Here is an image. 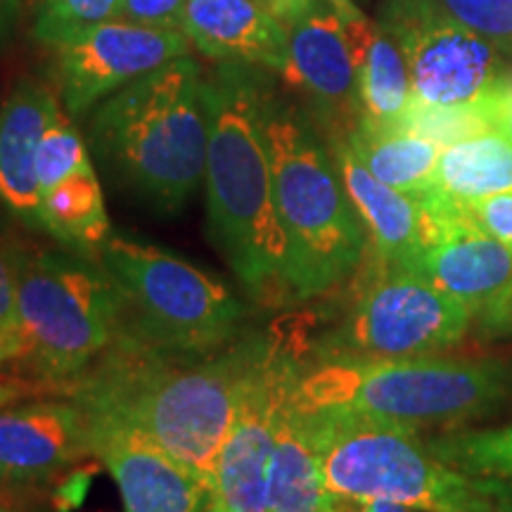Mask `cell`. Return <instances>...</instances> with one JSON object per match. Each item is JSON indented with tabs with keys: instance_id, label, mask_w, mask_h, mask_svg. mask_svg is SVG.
<instances>
[{
	"instance_id": "603a6c76",
	"label": "cell",
	"mask_w": 512,
	"mask_h": 512,
	"mask_svg": "<svg viewBox=\"0 0 512 512\" xmlns=\"http://www.w3.org/2000/svg\"><path fill=\"white\" fill-rule=\"evenodd\" d=\"M347 143L361 164L389 188L418 200L430 190L441 147L392 124L361 119L349 133Z\"/></svg>"
},
{
	"instance_id": "e575fe53",
	"label": "cell",
	"mask_w": 512,
	"mask_h": 512,
	"mask_svg": "<svg viewBox=\"0 0 512 512\" xmlns=\"http://www.w3.org/2000/svg\"><path fill=\"white\" fill-rule=\"evenodd\" d=\"M27 339L19 332H12L0 325V363L17 361V358H27Z\"/></svg>"
},
{
	"instance_id": "5bb4252c",
	"label": "cell",
	"mask_w": 512,
	"mask_h": 512,
	"mask_svg": "<svg viewBox=\"0 0 512 512\" xmlns=\"http://www.w3.org/2000/svg\"><path fill=\"white\" fill-rule=\"evenodd\" d=\"M88 415L91 453L107 467L124 512H207L211 484L126 422Z\"/></svg>"
},
{
	"instance_id": "277c9868",
	"label": "cell",
	"mask_w": 512,
	"mask_h": 512,
	"mask_svg": "<svg viewBox=\"0 0 512 512\" xmlns=\"http://www.w3.org/2000/svg\"><path fill=\"white\" fill-rule=\"evenodd\" d=\"M261 126L271 164L273 204L285 240V283L299 299L349 278L363 261L368 230L351 204L328 138L268 74Z\"/></svg>"
},
{
	"instance_id": "83f0119b",
	"label": "cell",
	"mask_w": 512,
	"mask_h": 512,
	"mask_svg": "<svg viewBox=\"0 0 512 512\" xmlns=\"http://www.w3.org/2000/svg\"><path fill=\"white\" fill-rule=\"evenodd\" d=\"M441 12L512 55V0H432Z\"/></svg>"
},
{
	"instance_id": "836d02e7",
	"label": "cell",
	"mask_w": 512,
	"mask_h": 512,
	"mask_svg": "<svg viewBox=\"0 0 512 512\" xmlns=\"http://www.w3.org/2000/svg\"><path fill=\"white\" fill-rule=\"evenodd\" d=\"M486 105H489V117L491 124H494V131H501L503 136L512 140V83L505 86L501 93L491 95Z\"/></svg>"
},
{
	"instance_id": "3957f363",
	"label": "cell",
	"mask_w": 512,
	"mask_h": 512,
	"mask_svg": "<svg viewBox=\"0 0 512 512\" xmlns=\"http://www.w3.org/2000/svg\"><path fill=\"white\" fill-rule=\"evenodd\" d=\"M266 69L216 62L202 72L207 110L209 238L245 290L256 299L287 290L285 240L273 204L261 98Z\"/></svg>"
},
{
	"instance_id": "9a60e30c",
	"label": "cell",
	"mask_w": 512,
	"mask_h": 512,
	"mask_svg": "<svg viewBox=\"0 0 512 512\" xmlns=\"http://www.w3.org/2000/svg\"><path fill=\"white\" fill-rule=\"evenodd\" d=\"M425 238L408 271L422 275L479 316L512 280V249L467 221L458 209L418 202Z\"/></svg>"
},
{
	"instance_id": "ffe728a7",
	"label": "cell",
	"mask_w": 512,
	"mask_h": 512,
	"mask_svg": "<svg viewBox=\"0 0 512 512\" xmlns=\"http://www.w3.org/2000/svg\"><path fill=\"white\" fill-rule=\"evenodd\" d=\"M501 192H512V140L486 131L441 150L430 190L418 202L458 207Z\"/></svg>"
},
{
	"instance_id": "d4e9b609",
	"label": "cell",
	"mask_w": 512,
	"mask_h": 512,
	"mask_svg": "<svg viewBox=\"0 0 512 512\" xmlns=\"http://www.w3.org/2000/svg\"><path fill=\"white\" fill-rule=\"evenodd\" d=\"M427 444L460 472L512 484V427L441 434Z\"/></svg>"
},
{
	"instance_id": "4316f807",
	"label": "cell",
	"mask_w": 512,
	"mask_h": 512,
	"mask_svg": "<svg viewBox=\"0 0 512 512\" xmlns=\"http://www.w3.org/2000/svg\"><path fill=\"white\" fill-rule=\"evenodd\" d=\"M121 0H38L36 38L46 46H62L69 38L119 15Z\"/></svg>"
},
{
	"instance_id": "f546056e",
	"label": "cell",
	"mask_w": 512,
	"mask_h": 512,
	"mask_svg": "<svg viewBox=\"0 0 512 512\" xmlns=\"http://www.w3.org/2000/svg\"><path fill=\"white\" fill-rule=\"evenodd\" d=\"M185 3L188 0H121L117 19L143 27L183 31Z\"/></svg>"
},
{
	"instance_id": "7c38bea8",
	"label": "cell",
	"mask_w": 512,
	"mask_h": 512,
	"mask_svg": "<svg viewBox=\"0 0 512 512\" xmlns=\"http://www.w3.org/2000/svg\"><path fill=\"white\" fill-rule=\"evenodd\" d=\"M299 370V363L278 344L268 342L247 377L235 420L216 458L207 512H268V463L275 430Z\"/></svg>"
},
{
	"instance_id": "4fadbf2b",
	"label": "cell",
	"mask_w": 512,
	"mask_h": 512,
	"mask_svg": "<svg viewBox=\"0 0 512 512\" xmlns=\"http://www.w3.org/2000/svg\"><path fill=\"white\" fill-rule=\"evenodd\" d=\"M190 38L181 29L143 24H95L57 46V93L74 121L86 119L98 102L143 79L164 64L190 55Z\"/></svg>"
},
{
	"instance_id": "7402d4cb",
	"label": "cell",
	"mask_w": 512,
	"mask_h": 512,
	"mask_svg": "<svg viewBox=\"0 0 512 512\" xmlns=\"http://www.w3.org/2000/svg\"><path fill=\"white\" fill-rule=\"evenodd\" d=\"M328 489L304 415L292 406V392L280 411L268 463V512H325Z\"/></svg>"
},
{
	"instance_id": "d590c367",
	"label": "cell",
	"mask_w": 512,
	"mask_h": 512,
	"mask_svg": "<svg viewBox=\"0 0 512 512\" xmlns=\"http://www.w3.org/2000/svg\"><path fill=\"white\" fill-rule=\"evenodd\" d=\"M19 17V0H0V41L8 38Z\"/></svg>"
},
{
	"instance_id": "8992f818",
	"label": "cell",
	"mask_w": 512,
	"mask_h": 512,
	"mask_svg": "<svg viewBox=\"0 0 512 512\" xmlns=\"http://www.w3.org/2000/svg\"><path fill=\"white\" fill-rule=\"evenodd\" d=\"M328 494L420 512H512V484L444 463L418 430L347 413H302Z\"/></svg>"
},
{
	"instance_id": "ba28073f",
	"label": "cell",
	"mask_w": 512,
	"mask_h": 512,
	"mask_svg": "<svg viewBox=\"0 0 512 512\" xmlns=\"http://www.w3.org/2000/svg\"><path fill=\"white\" fill-rule=\"evenodd\" d=\"M15 290L27 358L48 380H76L117 342L119 290L95 256L19 245Z\"/></svg>"
},
{
	"instance_id": "30bf717a",
	"label": "cell",
	"mask_w": 512,
	"mask_h": 512,
	"mask_svg": "<svg viewBox=\"0 0 512 512\" xmlns=\"http://www.w3.org/2000/svg\"><path fill=\"white\" fill-rule=\"evenodd\" d=\"M380 24L399 41L415 100L437 107L477 105L510 86L503 50L432 0H387Z\"/></svg>"
},
{
	"instance_id": "5b68a950",
	"label": "cell",
	"mask_w": 512,
	"mask_h": 512,
	"mask_svg": "<svg viewBox=\"0 0 512 512\" xmlns=\"http://www.w3.org/2000/svg\"><path fill=\"white\" fill-rule=\"evenodd\" d=\"M512 396V368L477 358L330 356L299 370V413H347L389 425L446 427L491 413Z\"/></svg>"
},
{
	"instance_id": "f1b7e54d",
	"label": "cell",
	"mask_w": 512,
	"mask_h": 512,
	"mask_svg": "<svg viewBox=\"0 0 512 512\" xmlns=\"http://www.w3.org/2000/svg\"><path fill=\"white\" fill-rule=\"evenodd\" d=\"M444 207H448V204H444ZM453 209H458L467 221L475 223L486 235L512 249V192H501V195L484 197V200L458 204Z\"/></svg>"
},
{
	"instance_id": "8fae6325",
	"label": "cell",
	"mask_w": 512,
	"mask_h": 512,
	"mask_svg": "<svg viewBox=\"0 0 512 512\" xmlns=\"http://www.w3.org/2000/svg\"><path fill=\"white\" fill-rule=\"evenodd\" d=\"M266 3L287 36V64L280 79L306 100L325 138H349L363 119V107L339 0Z\"/></svg>"
},
{
	"instance_id": "d6a6232c",
	"label": "cell",
	"mask_w": 512,
	"mask_h": 512,
	"mask_svg": "<svg viewBox=\"0 0 512 512\" xmlns=\"http://www.w3.org/2000/svg\"><path fill=\"white\" fill-rule=\"evenodd\" d=\"M325 512H420L406 508L401 503L380 501V498H356L342 494H328L325 501Z\"/></svg>"
},
{
	"instance_id": "ac0fdd59",
	"label": "cell",
	"mask_w": 512,
	"mask_h": 512,
	"mask_svg": "<svg viewBox=\"0 0 512 512\" xmlns=\"http://www.w3.org/2000/svg\"><path fill=\"white\" fill-rule=\"evenodd\" d=\"M183 31L214 62H238L283 74L287 36L266 0H188Z\"/></svg>"
},
{
	"instance_id": "cb8c5ba5",
	"label": "cell",
	"mask_w": 512,
	"mask_h": 512,
	"mask_svg": "<svg viewBox=\"0 0 512 512\" xmlns=\"http://www.w3.org/2000/svg\"><path fill=\"white\" fill-rule=\"evenodd\" d=\"M358 93H361L363 119L375 124H394L413 98L411 74L406 57L392 31L377 22L361 67H358Z\"/></svg>"
},
{
	"instance_id": "44dd1931",
	"label": "cell",
	"mask_w": 512,
	"mask_h": 512,
	"mask_svg": "<svg viewBox=\"0 0 512 512\" xmlns=\"http://www.w3.org/2000/svg\"><path fill=\"white\" fill-rule=\"evenodd\" d=\"M41 221L43 233L62 247L98 259L112 238V226L93 157L41 190Z\"/></svg>"
},
{
	"instance_id": "52a82bcc",
	"label": "cell",
	"mask_w": 512,
	"mask_h": 512,
	"mask_svg": "<svg viewBox=\"0 0 512 512\" xmlns=\"http://www.w3.org/2000/svg\"><path fill=\"white\" fill-rule=\"evenodd\" d=\"M98 259L119 290L117 342L157 354L202 356L242 337V299L181 256L112 235Z\"/></svg>"
},
{
	"instance_id": "74e56055",
	"label": "cell",
	"mask_w": 512,
	"mask_h": 512,
	"mask_svg": "<svg viewBox=\"0 0 512 512\" xmlns=\"http://www.w3.org/2000/svg\"><path fill=\"white\" fill-rule=\"evenodd\" d=\"M0 512H27V510H19V508H12V505L0 503Z\"/></svg>"
},
{
	"instance_id": "8d00e7d4",
	"label": "cell",
	"mask_w": 512,
	"mask_h": 512,
	"mask_svg": "<svg viewBox=\"0 0 512 512\" xmlns=\"http://www.w3.org/2000/svg\"><path fill=\"white\" fill-rule=\"evenodd\" d=\"M24 396H27V387H24V384L0 380V408H5V406H10V403L24 399Z\"/></svg>"
},
{
	"instance_id": "6da1fadb",
	"label": "cell",
	"mask_w": 512,
	"mask_h": 512,
	"mask_svg": "<svg viewBox=\"0 0 512 512\" xmlns=\"http://www.w3.org/2000/svg\"><path fill=\"white\" fill-rule=\"evenodd\" d=\"M268 342L242 335L202 356L157 354L114 342L95 366L72 380V394L86 413L136 427L211 484L242 389Z\"/></svg>"
},
{
	"instance_id": "4dcf8cb0",
	"label": "cell",
	"mask_w": 512,
	"mask_h": 512,
	"mask_svg": "<svg viewBox=\"0 0 512 512\" xmlns=\"http://www.w3.org/2000/svg\"><path fill=\"white\" fill-rule=\"evenodd\" d=\"M19 242L5 233L0 226V325L22 335L17 313V290H15V259Z\"/></svg>"
},
{
	"instance_id": "e0dca14e",
	"label": "cell",
	"mask_w": 512,
	"mask_h": 512,
	"mask_svg": "<svg viewBox=\"0 0 512 512\" xmlns=\"http://www.w3.org/2000/svg\"><path fill=\"white\" fill-rule=\"evenodd\" d=\"M60 110V93L34 76L17 81L0 105V207L31 230H43L38 145Z\"/></svg>"
},
{
	"instance_id": "2e32d148",
	"label": "cell",
	"mask_w": 512,
	"mask_h": 512,
	"mask_svg": "<svg viewBox=\"0 0 512 512\" xmlns=\"http://www.w3.org/2000/svg\"><path fill=\"white\" fill-rule=\"evenodd\" d=\"M91 453V422L79 403L0 408V486H34Z\"/></svg>"
},
{
	"instance_id": "9c48e42d",
	"label": "cell",
	"mask_w": 512,
	"mask_h": 512,
	"mask_svg": "<svg viewBox=\"0 0 512 512\" xmlns=\"http://www.w3.org/2000/svg\"><path fill=\"white\" fill-rule=\"evenodd\" d=\"M472 313L418 273L389 266L351 306L330 339V356H437L458 344Z\"/></svg>"
},
{
	"instance_id": "1f68e13d",
	"label": "cell",
	"mask_w": 512,
	"mask_h": 512,
	"mask_svg": "<svg viewBox=\"0 0 512 512\" xmlns=\"http://www.w3.org/2000/svg\"><path fill=\"white\" fill-rule=\"evenodd\" d=\"M479 328L486 337L512 335V280L479 313Z\"/></svg>"
},
{
	"instance_id": "484cf974",
	"label": "cell",
	"mask_w": 512,
	"mask_h": 512,
	"mask_svg": "<svg viewBox=\"0 0 512 512\" xmlns=\"http://www.w3.org/2000/svg\"><path fill=\"white\" fill-rule=\"evenodd\" d=\"M392 126H399L403 131L432 140L441 150L463 143L467 138L482 136L486 131H494L486 100L477 102V105L437 107L411 98L406 110H403L401 117Z\"/></svg>"
},
{
	"instance_id": "7a4b0ae2",
	"label": "cell",
	"mask_w": 512,
	"mask_h": 512,
	"mask_svg": "<svg viewBox=\"0 0 512 512\" xmlns=\"http://www.w3.org/2000/svg\"><path fill=\"white\" fill-rule=\"evenodd\" d=\"M86 140L121 197L162 219L178 216L207 171L200 64L178 57L119 88L86 114Z\"/></svg>"
},
{
	"instance_id": "d6986e66",
	"label": "cell",
	"mask_w": 512,
	"mask_h": 512,
	"mask_svg": "<svg viewBox=\"0 0 512 512\" xmlns=\"http://www.w3.org/2000/svg\"><path fill=\"white\" fill-rule=\"evenodd\" d=\"M328 143L349 200L361 216L380 259L389 266L411 264L425 238L418 200L377 181L354 155L347 138H328Z\"/></svg>"
}]
</instances>
